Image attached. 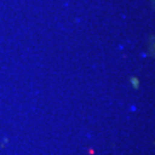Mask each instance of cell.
I'll return each mask as SVG.
<instances>
[{"label": "cell", "mask_w": 155, "mask_h": 155, "mask_svg": "<svg viewBox=\"0 0 155 155\" xmlns=\"http://www.w3.org/2000/svg\"><path fill=\"white\" fill-rule=\"evenodd\" d=\"M130 82H131V84L133 85L134 89H138L139 87V79L137 77H131L130 78Z\"/></svg>", "instance_id": "obj_1"}]
</instances>
